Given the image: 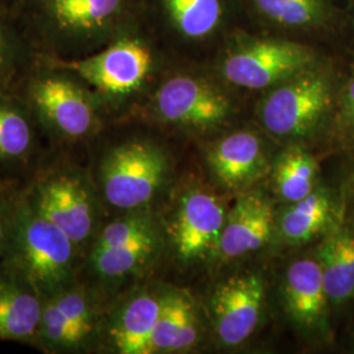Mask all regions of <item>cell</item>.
<instances>
[{
  "label": "cell",
  "instance_id": "d4e9b609",
  "mask_svg": "<svg viewBox=\"0 0 354 354\" xmlns=\"http://www.w3.org/2000/svg\"><path fill=\"white\" fill-rule=\"evenodd\" d=\"M42 351L74 352L80 345L64 314L51 298L44 299L42 315L35 342Z\"/></svg>",
  "mask_w": 354,
  "mask_h": 354
},
{
  "label": "cell",
  "instance_id": "e0dca14e",
  "mask_svg": "<svg viewBox=\"0 0 354 354\" xmlns=\"http://www.w3.org/2000/svg\"><path fill=\"white\" fill-rule=\"evenodd\" d=\"M319 254L329 301L349 299L354 294V231L337 230L323 243Z\"/></svg>",
  "mask_w": 354,
  "mask_h": 354
},
{
  "label": "cell",
  "instance_id": "4fadbf2b",
  "mask_svg": "<svg viewBox=\"0 0 354 354\" xmlns=\"http://www.w3.org/2000/svg\"><path fill=\"white\" fill-rule=\"evenodd\" d=\"M207 162L223 185L241 188L263 171L266 155L256 134L236 131L215 143L209 151Z\"/></svg>",
  "mask_w": 354,
  "mask_h": 354
},
{
  "label": "cell",
  "instance_id": "f546056e",
  "mask_svg": "<svg viewBox=\"0 0 354 354\" xmlns=\"http://www.w3.org/2000/svg\"><path fill=\"white\" fill-rule=\"evenodd\" d=\"M11 218V203H8L0 189V252L6 251Z\"/></svg>",
  "mask_w": 354,
  "mask_h": 354
},
{
  "label": "cell",
  "instance_id": "ac0fdd59",
  "mask_svg": "<svg viewBox=\"0 0 354 354\" xmlns=\"http://www.w3.org/2000/svg\"><path fill=\"white\" fill-rule=\"evenodd\" d=\"M159 238L156 228L131 241L89 251V269L102 279H121L136 273L156 252Z\"/></svg>",
  "mask_w": 354,
  "mask_h": 354
},
{
  "label": "cell",
  "instance_id": "52a82bcc",
  "mask_svg": "<svg viewBox=\"0 0 354 354\" xmlns=\"http://www.w3.org/2000/svg\"><path fill=\"white\" fill-rule=\"evenodd\" d=\"M108 96H127L150 74V49L137 39H121L102 53L80 61L61 64Z\"/></svg>",
  "mask_w": 354,
  "mask_h": 354
},
{
  "label": "cell",
  "instance_id": "5bb4252c",
  "mask_svg": "<svg viewBox=\"0 0 354 354\" xmlns=\"http://www.w3.org/2000/svg\"><path fill=\"white\" fill-rule=\"evenodd\" d=\"M163 297L140 292L124 304L111 324L109 342L121 354L152 353V332L160 314Z\"/></svg>",
  "mask_w": 354,
  "mask_h": 354
},
{
  "label": "cell",
  "instance_id": "6da1fadb",
  "mask_svg": "<svg viewBox=\"0 0 354 354\" xmlns=\"http://www.w3.org/2000/svg\"><path fill=\"white\" fill-rule=\"evenodd\" d=\"M6 252L8 264L20 270L44 298L75 283V243L38 212L28 193L11 203Z\"/></svg>",
  "mask_w": 354,
  "mask_h": 354
},
{
  "label": "cell",
  "instance_id": "3957f363",
  "mask_svg": "<svg viewBox=\"0 0 354 354\" xmlns=\"http://www.w3.org/2000/svg\"><path fill=\"white\" fill-rule=\"evenodd\" d=\"M38 212L75 243L77 250L95 235L97 203L88 177L75 165H58L38 177L28 193Z\"/></svg>",
  "mask_w": 354,
  "mask_h": 354
},
{
  "label": "cell",
  "instance_id": "8fae6325",
  "mask_svg": "<svg viewBox=\"0 0 354 354\" xmlns=\"http://www.w3.org/2000/svg\"><path fill=\"white\" fill-rule=\"evenodd\" d=\"M44 297L26 276L7 264L0 270V340L35 342Z\"/></svg>",
  "mask_w": 354,
  "mask_h": 354
},
{
  "label": "cell",
  "instance_id": "2e32d148",
  "mask_svg": "<svg viewBox=\"0 0 354 354\" xmlns=\"http://www.w3.org/2000/svg\"><path fill=\"white\" fill-rule=\"evenodd\" d=\"M285 298L295 322L306 327L320 322L328 295L319 261L304 259L291 264L286 274Z\"/></svg>",
  "mask_w": 354,
  "mask_h": 354
},
{
  "label": "cell",
  "instance_id": "7402d4cb",
  "mask_svg": "<svg viewBox=\"0 0 354 354\" xmlns=\"http://www.w3.org/2000/svg\"><path fill=\"white\" fill-rule=\"evenodd\" d=\"M35 131L26 112L0 99V162H23L33 151Z\"/></svg>",
  "mask_w": 354,
  "mask_h": 354
},
{
  "label": "cell",
  "instance_id": "484cf974",
  "mask_svg": "<svg viewBox=\"0 0 354 354\" xmlns=\"http://www.w3.org/2000/svg\"><path fill=\"white\" fill-rule=\"evenodd\" d=\"M185 301L187 297L181 294H169L163 297L160 314L152 332V353L174 352Z\"/></svg>",
  "mask_w": 354,
  "mask_h": 354
},
{
  "label": "cell",
  "instance_id": "d6986e66",
  "mask_svg": "<svg viewBox=\"0 0 354 354\" xmlns=\"http://www.w3.org/2000/svg\"><path fill=\"white\" fill-rule=\"evenodd\" d=\"M332 215V203L324 192H313L302 200L292 203L282 215L279 230L282 236L291 243H304L313 239Z\"/></svg>",
  "mask_w": 354,
  "mask_h": 354
},
{
  "label": "cell",
  "instance_id": "44dd1931",
  "mask_svg": "<svg viewBox=\"0 0 354 354\" xmlns=\"http://www.w3.org/2000/svg\"><path fill=\"white\" fill-rule=\"evenodd\" d=\"M165 6L177 30L196 39L213 35L223 16L221 0H165Z\"/></svg>",
  "mask_w": 354,
  "mask_h": 354
},
{
  "label": "cell",
  "instance_id": "ba28073f",
  "mask_svg": "<svg viewBox=\"0 0 354 354\" xmlns=\"http://www.w3.org/2000/svg\"><path fill=\"white\" fill-rule=\"evenodd\" d=\"M230 109L223 92L193 76L177 75L165 80L153 97L156 115L181 127H214L227 118Z\"/></svg>",
  "mask_w": 354,
  "mask_h": 354
},
{
  "label": "cell",
  "instance_id": "f1b7e54d",
  "mask_svg": "<svg viewBox=\"0 0 354 354\" xmlns=\"http://www.w3.org/2000/svg\"><path fill=\"white\" fill-rule=\"evenodd\" d=\"M340 122L342 127L354 133V71L342 91Z\"/></svg>",
  "mask_w": 354,
  "mask_h": 354
},
{
  "label": "cell",
  "instance_id": "ffe728a7",
  "mask_svg": "<svg viewBox=\"0 0 354 354\" xmlns=\"http://www.w3.org/2000/svg\"><path fill=\"white\" fill-rule=\"evenodd\" d=\"M317 167L315 159L299 147H291L279 158L276 165V187L279 196L297 203L314 192Z\"/></svg>",
  "mask_w": 354,
  "mask_h": 354
},
{
  "label": "cell",
  "instance_id": "7a4b0ae2",
  "mask_svg": "<svg viewBox=\"0 0 354 354\" xmlns=\"http://www.w3.org/2000/svg\"><path fill=\"white\" fill-rule=\"evenodd\" d=\"M167 159L159 147L131 140L112 149L102 159L100 187L105 201L134 212L151 203L167 176Z\"/></svg>",
  "mask_w": 354,
  "mask_h": 354
},
{
  "label": "cell",
  "instance_id": "cb8c5ba5",
  "mask_svg": "<svg viewBox=\"0 0 354 354\" xmlns=\"http://www.w3.org/2000/svg\"><path fill=\"white\" fill-rule=\"evenodd\" d=\"M58 306L73 329L80 348L88 342L95 329V308L88 292L76 283L49 297Z\"/></svg>",
  "mask_w": 354,
  "mask_h": 354
},
{
  "label": "cell",
  "instance_id": "9a60e30c",
  "mask_svg": "<svg viewBox=\"0 0 354 354\" xmlns=\"http://www.w3.org/2000/svg\"><path fill=\"white\" fill-rule=\"evenodd\" d=\"M125 0H45L51 26L71 39L92 37L120 13Z\"/></svg>",
  "mask_w": 354,
  "mask_h": 354
},
{
  "label": "cell",
  "instance_id": "277c9868",
  "mask_svg": "<svg viewBox=\"0 0 354 354\" xmlns=\"http://www.w3.org/2000/svg\"><path fill=\"white\" fill-rule=\"evenodd\" d=\"M332 97L328 74L313 66L272 87L260 104V121L272 136L302 137L328 112Z\"/></svg>",
  "mask_w": 354,
  "mask_h": 354
},
{
  "label": "cell",
  "instance_id": "5b68a950",
  "mask_svg": "<svg viewBox=\"0 0 354 354\" xmlns=\"http://www.w3.org/2000/svg\"><path fill=\"white\" fill-rule=\"evenodd\" d=\"M308 46L279 38H253L228 51L222 71L231 84L247 89L272 88L314 66Z\"/></svg>",
  "mask_w": 354,
  "mask_h": 354
},
{
  "label": "cell",
  "instance_id": "4316f807",
  "mask_svg": "<svg viewBox=\"0 0 354 354\" xmlns=\"http://www.w3.org/2000/svg\"><path fill=\"white\" fill-rule=\"evenodd\" d=\"M198 327H197V317L194 313V307L190 304L189 299L187 298L183 315H181V323H180V330L177 336L174 352H183L192 348L198 337Z\"/></svg>",
  "mask_w": 354,
  "mask_h": 354
},
{
  "label": "cell",
  "instance_id": "7c38bea8",
  "mask_svg": "<svg viewBox=\"0 0 354 354\" xmlns=\"http://www.w3.org/2000/svg\"><path fill=\"white\" fill-rule=\"evenodd\" d=\"M274 212L257 193L244 194L227 213L218 250L226 259H236L266 245L272 235Z\"/></svg>",
  "mask_w": 354,
  "mask_h": 354
},
{
  "label": "cell",
  "instance_id": "9c48e42d",
  "mask_svg": "<svg viewBox=\"0 0 354 354\" xmlns=\"http://www.w3.org/2000/svg\"><path fill=\"white\" fill-rule=\"evenodd\" d=\"M226 216L225 205L213 193L203 189L187 192L171 227L177 254L183 260H194L218 248Z\"/></svg>",
  "mask_w": 354,
  "mask_h": 354
},
{
  "label": "cell",
  "instance_id": "83f0119b",
  "mask_svg": "<svg viewBox=\"0 0 354 354\" xmlns=\"http://www.w3.org/2000/svg\"><path fill=\"white\" fill-rule=\"evenodd\" d=\"M16 64L12 42L0 28V88L10 80Z\"/></svg>",
  "mask_w": 354,
  "mask_h": 354
},
{
  "label": "cell",
  "instance_id": "30bf717a",
  "mask_svg": "<svg viewBox=\"0 0 354 354\" xmlns=\"http://www.w3.org/2000/svg\"><path fill=\"white\" fill-rule=\"evenodd\" d=\"M264 301V285L254 273L226 279L212 298L215 330L219 342L235 346L245 342L257 327Z\"/></svg>",
  "mask_w": 354,
  "mask_h": 354
},
{
  "label": "cell",
  "instance_id": "603a6c76",
  "mask_svg": "<svg viewBox=\"0 0 354 354\" xmlns=\"http://www.w3.org/2000/svg\"><path fill=\"white\" fill-rule=\"evenodd\" d=\"M259 12L282 26L311 28L328 17L324 0H252Z\"/></svg>",
  "mask_w": 354,
  "mask_h": 354
},
{
  "label": "cell",
  "instance_id": "8992f818",
  "mask_svg": "<svg viewBox=\"0 0 354 354\" xmlns=\"http://www.w3.org/2000/svg\"><path fill=\"white\" fill-rule=\"evenodd\" d=\"M29 100L41 122L58 140H84L96 127L91 95L70 76H37L29 86Z\"/></svg>",
  "mask_w": 354,
  "mask_h": 354
}]
</instances>
